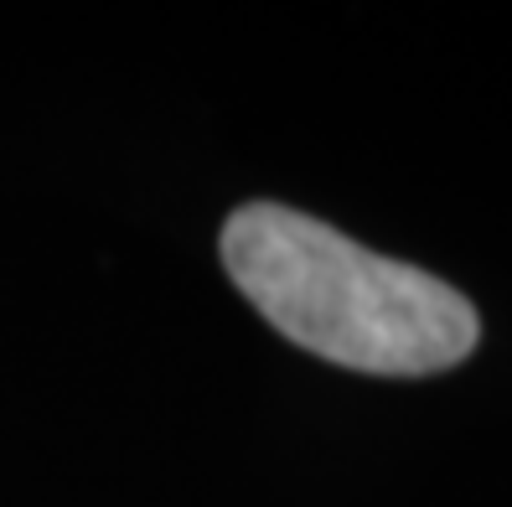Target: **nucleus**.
<instances>
[{
    "label": "nucleus",
    "mask_w": 512,
    "mask_h": 507,
    "mask_svg": "<svg viewBox=\"0 0 512 507\" xmlns=\"http://www.w3.org/2000/svg\"><path fill=\"white\" fill-rule=\"evenodd\" d=\"M223 270L249 306L326 363L425 378L471 357L481 321L456 285L383 259L331 223L280 202H249L223 223Z\"/></svg>",
    "instance_id": "1"
}]
</instances>
